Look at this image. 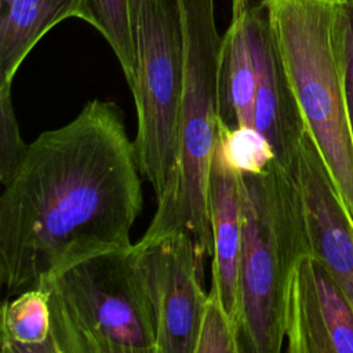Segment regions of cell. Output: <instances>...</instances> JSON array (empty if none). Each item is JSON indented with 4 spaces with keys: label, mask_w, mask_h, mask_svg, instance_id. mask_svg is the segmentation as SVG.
Returning a JSON list of instances; mask_svg holds the SVG:
<instances>
[{
    "label": "cell",
    "mask_w": 353,
    "mask_h": 353,
    "mask_svg": "<svg viewBox=\"0 0 353 353\" xmlns=\"http://www.w3.org/2000/svg\"><path fill=\"white\" fill-rule=\"evenodd\" d=\"M143 204L137 148L117 103L92 99L43 131L0 196V281L8 295L83 258L130 248Z\"/></svg>",
    "instance_id": "1"
},
{
    "label": "cell",
    "mask_w": 353,
    "mask_h": 353,
    "mask_svg": "<svg viewBox=\"0 0 353 353\" xmlns=\"http://www.w3.org/2000/svg\"><path fill=\"white\" fill-rule=\"evenodd\" d=\"M216 141L228 163L239 172H262L274 161L270 143L255 127L226 128L219 123Z\"/></svg>",
    "instance_id": "16"
},
{
    "label": "cell",
    "mask_w": 353,
    "mask_h": 353,
    "mask_svg": "<svg viewBox=\"0 0 353 353\" xmlns=\"http://www.w3.org/2000/svg\"><path fill=\"white\" fill-rule=\"evenodd\" d=\"M194 353H239L236 321L212 287L204 306Z\"/></svg>",
    "instance_id": "17"
},
{
    "label": "cell",
    "mask_w": 353,
    "mask_h": 353,
    "mask_svg": "<svg viewBox=\"0 0 353 353\" xmlns=\"http://www.w3.org/2000/svg\"><path fill=\"white\" fill-rule=\"evenodd\" d=\"M349 4L353 7V0H349Z\"/></svg>",
    "instance_id": "20"
},
{
    "label": "cell",
    "mask_w": 353,
    "mask_h": 353,
    "mask_svg": "<svg viewBox=\"0 0 353 353\" xmlns=\"http://www.w3.org/2000/svg\"><path fill=\"white\" fill-rule=\"evenodd\" d=\"M85 22L95 28L113 50L131 85L135 70V37L131 0H85Z\"/></svg>",
    "instance_id": "15"
},
{
    "label": "cell",
    "mask_w": 353,
    "mask_h": 353,
    "mask_svg": "<svg viewBox=\"0 0 353 353\" xmlns=\"http://www.w3.org/2000/svg\"><path fill=\"white\" fill-rule=\"evenodd\" d=\"M185 72L179 108L176 159L157 210L137 241L185 232L201 259L212 256L208 212V175L219 127L218 65L222 44L215 23L214 0H179Z\"/></svg>",
    "instance_id": "4"
},
{
    "label": "cell",
    "mask_w": 353,
    "mask_h": 353,
    "mask_svg": "<svg viewBox=\"0 0 353 353\" xmlns=\"http://www.w3.org/2000/svg\"><path fill=\"white\" fill-rule=\"evenodd\" d=\"M208 212L212 232L211 287L236 321L243 239L240 172L228 163L218 141L208 175Z\"/></svg>",
    "instance_id": "11"
},
{
    "label": "cell",
    "mask_w": 353,
    "mask_h": 353,
    "mask_svg": "<svg viewBox=\"0 0 353 353\" xmlns=\"http://www.w3.org/2000/svg\"><path fill=\"white\" fill-rule=\"evenodd\" d=\"M132 250L153 312L157 353H194L208 296L194 241L174 232L134 243Z\"/></svg>",
    "instance_id": "7"
},
{
    "label": "cell",
    "mask_w": 353,
    "mask_h": 353,
    "mask_svg": "<svg viewBox=\"0 0 353 353\" xmlns=\"http://www.w3.org/2000/svg\"><path fill=\"white\" fill-rule=\"evenodd\" d=\"M294 178L302 199L310 254L325 265L353 305V225L307 130Z\"/></svg>",
    "instance_id": "9"
},
{
    "label": "cell",
    "mask_w": 353,
    "mask_h": 353,
    "mask_svg": "<svg viewBox=\"0 0 353 353\" xmlns=\"http://www.w3.org/2000/svg\"><path fill=\"white\" fill-rule=\"evenodd\" d=\"M57 353H157L132 245L83 258L41 279Z\"/></svg>",
    "instance_id": "5"
},
{
    "label": "cell",
    "mask_w": 353,
    "mask_h": 353,
    "mask_svg": "<svg viewBox=\"0 0 353 353\" xmlns=\"http://www.w3.org/2000/svg\"><path fill=\"white\" fill-rule=\"evenodd\" d=\"M248 25L256 68L255 128L270 143L276 163L294 176L306 124L261 0L251 1Z\"/></svg>",
    "instance_id": "10"
},
{
    "label": "cell",
    "mask_w": 353,
    "mask_h": 353,
    "mask_svg": "<svg viewBox=\"0 0 353 353\" xmlns=\"http://www.w3.org/2000/svg\"><path fill=\"white\" fill-rule=\"evenodd\" d=\"M135 70L130 90L137 109L134 139L142 178L156 200L178 150L185 44L179 0H131Z\"/></svg>",
    "instance_id": "6"
},
{
    "label": "cell",
    "mask_w": 353,
    "mask_h": 353,
    "mask_svg": "<svg viewBox=\"0 0 353 353\" xmlns=\"http://www.w3.org/2000/svg\"><path fill=\"white\" fill-rule=\"evenodd\" d=\"M251 0H232L218 65L219 123L226 128L255 127L256 68L250 36Z\"/></svg>",
    "instance_id": "12"
},
{
    "label": "cell",
    "mask_w": 353,
    "mask_h": 353,
    "mask_svg": "<svg viewBox=\"0 0 353 353\" xmlns=\"http://www.w3.org/2000/svg\"><path fill=\"white\" fill-rule=\"evenodd\" d=\"M284 70L353 225V138L345 95L349 0H261Z\"/></svg>",
    "instance_id": "2"
},
{
    "label": "cell",
    "mask_w": 353,
    "mask_h": 353,
    "mask_svg": "<svg viewBox=\"0 0 353 353\" xmlns=\"http://www.w3.org/2000/svg\"><path fill=\"white\" fill-rule=\"evenodd\" d=\"M1 353H57L48 299L40 287L6 299L0 310Z\"/></svg>",
    "instance_id": "14"
},
{
    "label": "cell",
    "mask_w": 353,
    "mask_h": 353,
    "mask_svg": "<svg viewBox=\"0 0 353 353\" xmlns=\"http://www.w3.org/2000/svg\"><path fill=\"white\" fill-rule=\"evenodd\" d=\"M87 19L85 0H0V84L11 83L28 54L55 25Z\"/></svg>",
    "instance_id": "13"
},
{
    "label": "cell",
    "mask_w": 353,
    "mask_h": 353,
    "mask_svg": "<svg viewBox=\"0 0 353 353\" xmlns=\"http://www.w3.org/2000/svg\"><path fill=\"white\" fill-rule=\"evenodd\" d=\"M29 145V143H28ZM28 145L22 141L15 117L11 83L0 84V182L4 185L19 165Z\"/></svg>",
    "instance_id": "18"
},
{
    "label": "cell",
    "mask_w": 353,
    "mask_h": 353,
    "mask_svg": "<svg viewBox=\"0 0 353 353\" xmlns=\"http://www.w3.org/2000/svg\"><path fill=\"white\" fill-rule=\"evenodd\" d=\"M345 32H346L345 95H346L349 124H350V131H352V138H353V7L350 4H347Z\"/></svg>",
    "instance_id": "19"
},
{
    "label": "cell",
    "mask_w": 353,
    "mask_h": 353,
    "mask_svg": "<svg viewBox=\"0 0 353 353\" xmlns=\"http://www.w3.org/2000/svg\"><path fill=\"white\" fill-rule=\"evenodd\" d=\"M243 239L236 316L239 353H279L291 273L310 252L295 178L276 160L240 172Z\"/></svg>",
    "instance_id": "3"
},
{
    "label": "cell",
    "mask_w": 353,
    "mask_h": 353,
    "mask_svg": "<svg viewBox=\"0 0 353 353\" xmlns=\"http://www.w3.org/2000/svg\"><path fill=\"white\" fill-rule=\"evenodd\" d=\"M284 334L288 353H353V305L310 252L291 273Z\"/></svg>",
    "instance_id": "8"
}]
</instances>
